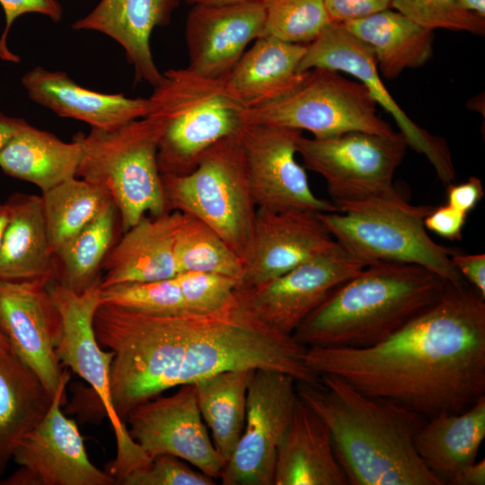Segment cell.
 <instances>
[{
	"mask_svg": "<svg viewBox=\"0 0 485 485\" xmlns=\"http://www.w3.org/2000/svg\"><path fill=\"white\" fill-rule=\"evenodd\" d=\"M447 205L465 214L472 211L484 195L481 181L474 176L460 184H448Z\"/></svg>",
	"mask_w": 485,
	"mask_h": 485,
	"instance_id": "cell-43",
	"label": "cell"
},
{
	"mask_svg": "<svg viewBox=\"0 0 485 485\" xmlns=\"http://www.w3.org/2000/svg\"><path fill=\"white\" fill-rule=\"evenodd\" d=\"M122 485H213L214 478L190 468L183 460L160 454L152 458L146 466L124 477Z\"/></svg>",
	"mask_w": 485,
	"mask_h": 485,
	"instance_id": "cell-39",
	"label": "cell"
},
{
	"mask_svg": "<svg viewBox=\"0 0 485 485\" xmlns=\"http://www.w3.org/2000/svg\"><path fill=\"white\" fill-rule=\"evenodd\" d=\"M302 131L285 127L246 124L239 133L247 177L257 207L272 212L292 209L339 212L316 197L305 169L295 160Z\"/></svg>",
	"mask_w": 485,
	"mask_h": 485,
	"instance_id": "cell-16",
	"label": "cell"
},
{
	"mask_svg": "<svg viewBox=\"0 0 485 485\" xmlns=\"http://www.w3.org/2000/svg\"><path fill=\"white\" fill-rule=\"evenodd\" d=\"M334 454L330 429L298 394L278 445L274 485H348Z\"/></svg>",
	"mask_w": 485,
	"mask_h": 485,
	"instance_id": "cell-23",
	"label": "cell"
},
{
	"mask_svg": "<svg viewBox=\"0 0 485 485\" xmlns=\"http://www.w3.org/2000/svg\"><path fill=\"white\" fill-rule=\"evenodd\" d=\"M339 212H318L334 240L351 256L421 266L445 282H467L451 261L454 251L435 242L424 219L435 207L413 206L400 195L336 205Z\"/></svg>",
	"mask_w": 485,
	"mask_h": 485,
	"instance_id": "cell-7",
	"label": "cell"
},
{
	"mask_svg": "<svg viewBox=\"0 0 485 485\" xmlns=\"http://www.w3.org/2000/svg\"><path fill=\"white\" fill-rule=\"evenodd\" d=\"M306 45L272 36L257 39L224 79L232 93L248 109L273 101L296 87L306 72L298 67Z\"/></svg>",
	"mask_w": 485,
	"mask_h": 485,
	"instance_id": "cell-25",
	"label": "cell"
},
{
	"mask_svg": "<svg viewBox=\"0 0 485 485\" xmlns=\"http://www.w3.org/2000/svg\"><path fill=\"white\" fill-rule=\"evenodd\" d=\"M457 271L485 299V254H459L451 256Z\"/></svg>",
	"mask_w": 485,
	"mask_h": 485,
	"instance_id": "cell-44",
	"label": "cell"
},
{
	"mask_svg": "<svg viewBox=\"0 0 485 485\" xmlns=\"http://www.w3.org/2000/svg\"><path fill=\"white\" fill-rule=\"evenodd\" d=\"M265 21L263 3L193 4L185 28L188 67L209 78L225 79L248 44L264 36Z\"/></svg>",
	"mask_w": 485,
	"mask_h": 485,
	"instance_id": "cell-20",
	"label": "cell"
},
{
	"mask_svg": "<svg viewBox=\"0 0 485 485\" xmlns=\"http://www.w3.org/2000/svg\"><path fill=\"white\" fill-rule=\"evenodd\" d=\"M183 219L179 211L144 216L124 232L105 258L101 288L174 278L179 273L175 238Z\"/></svg>",
	"mask_w": 485,
	"mask_h": 485,
	"instance_id": "cell-21",
	"label": "cell"
},
{
	"mask_svg": "<svg viewBox=\"0 0 485 485\" xmlns=\"http://www.w3.org/2000/svg\"><path fill=\"white\" fill-rule=\"evenodd\" d=\"M392 8L424 28L484 35L485 18L463 9L457 0H392Z\"/></svg>",
	"mask_w": 485,
	"mask_h": 485,
	"instance_id": "cell-37",
	"label": "cell"
},
{
	"mask_svg": "<svg viewBox=\"0 0 485 485\" xmlns=\"http://www.w3.org/2000/svg\"><path fill=\"white\" fill-rule=\"evenodd\" d=\"M5 203L10 218L0 249V278L54 280L41 196L15 193Z\"/></svg>",
	"mask_w": 485,
	"mask_h": 485,
	"instance_id": "cell-27",
	"label": "cell"
},
{
	"mask_svg": "<svg viewBox=\"0 0 485 485\" xmlns=\"http://www.w3.org/2000/svg\"><path fill=\"white\" fill-rule=\"evenodd\" d=\"M408 143L401 132L384 136L350 131L325 138L301 135L296 153L304 168L326 181L333 204L400 196L392 184Z\"/></svg>",
	"mask_w": 485,
	"mask_h": 485,
	"instance_id": "cell-11",
	"label": "cell"
},
{
	"mask_svg": "<svg viewBox=\"0 0 485 485\" xmlns=\"http://www.w3.org/2000/svg\"><path fill=\"white\" fill-rule=\"evenodd\" d=\"M253 369L223 371L194 383L198 408L213 444L227 462L243 430L247 388Z\"/></svg>",
	"mask_w": 485,
	"mask_h": 485,
	"instance_id": "cell-31",
	"label": "cell"
},
{
	"mask_svg": "<svg viewBox=\"0 0 485 485\" xmlns=\"http://www.w3.org/2000/svg\"><path fill=\"white\" fill-rule=\"evenodd\" d=\"M296 381L297 394L328 426L334 454L352 485H444L424 464L415 436L426 418L371 396L333 375Z\"/></svg>",
	"mask_w": 485,
	"mask_h": 485,
	"instance_id": "cell-3",
	"label": "cell"
},
{
	"mask_svg": "<svg viewBox=\"0 0 485 485\" xmlns=\"http://www.w3.org/2000/svg\"><path fill=\"white\" fill-rule=\"evenodd\" d=\"M467 214L445 205L434 209L426 216L424 225L436 234L450 241L461 240L462 231Z\"/></svg>",
	"mask_w": 485,
	"mask_h": 485,
	"instance_id": "cell-42",
	"label": "cell"
},
{
	"mask_svg": "<svg viewBox=\"0 0 485 485\" xmlns=\"http://www.w3.org/2000/svg\"><path fill=\"white\" fill-rule=\"evenodd\" d=\"M331 21L343 24L392 8V0H324Z\"/></svg>",
	"mask_w": 485,
	"mask_h": 485,
	"instance_id": "cell-41",
	"label": "cell"
},
{
	"mask_svg": "<svg viewBox=\"0 0 485 485\" xmlns=\"http://www.w3.org/2000/svg\"><path fill=\"white\" fill-rule=\"evenodd\" d=\"M161 176L167 211L190 215L207 224L244 263L257 206L239 134L211 146L190 172Z\"/></svg>",
	"mask_w": 485,
	"mask_h": 485,
	"instance_id": "cell-8",
	"label": "cell"
},
{
	"mask_svg": "<svg viewBox=\"0 0 485 485\" xmlns=\"http://www.w3.org/2000/svg\"><path fill=\"white\" fill-rule=\"evenodd\" d=\"M48 283L0 278V332L54 397L63 374L56 353L62 321Z\"/></svg>",
	"mask_w": 485,
	"mask_h": 485,
	"instance_id": "cell-18",
	"label": "cell"
},
{
	"mask_svg": "<svg viewBox=\"0 0 485 485\" xmlns=\"http://www.w3.org/2000/svg\"><path fill=\"white\" fill-rule=\"evenodd\" d=\"M179 387L171 396H156L135 406L126 417L128 433L151 458L171 454L219 478L226 461L209 438L195 384Z\"/></svg>",
	"mask_w": 485,
	"mask_h": 485,
	"instance_id": "cell-17",
	"label": "cell"
},
{
	"mask_svg": "<svg viewBox=\"0 0 485 485\" xmlns=\"http://www.w3.org/2000/svg\"><path fill=\"white\" fill-rule=\"evenodd\" d=\"M457 2L463 9L485 18V0H457Z\"/></svg>",
	"mask_w": 485,
	"mask_h": 485,
	"instance_id": "cell-47",
	"label": "cell"
},
{
	"mask_svg": "<svg viewBox=\"0 0 485 485\" xmlns=\"http://www.w3.org/2000/svg\"><path fill=\"white\" fill-rule=\"evenodd\" d=\"M446 283L419 265L370 263L337 287L292 337L305 348L375 346L436 302Z\"/></svg>",
	"mask_w": 485,
	"mask_h": 485,
	"instance_id": "cell-4",
	"label": "cell"
},
{
	"mask_svg": "<svg viewBox=\"0 0 485 485\" xmlns=\"http://www.w3.org/2000/svg\"><path fill=\"white\" fill-rule=\"evenodd\" d=\"M264 36L308 45L332 22L324 0H269Z\"/></svg>",
	"mask_w": 485,
	"mask_h": 485,
	"instance_id": "cell-35",
	"label": "cell"
},
{
	"mask_svg": "<svg viewBox=\"0 0 485 485\" xmlns=\"http://www.w3.org/2000/svg\"><path fill=\"white\" fill-rule=\"evenodd\" d=\"M101 302L152 314L189 312L174 278L129 282L101 288Z\"/></svg>",
	"mask_w": 485,
	"mask_h": 485,
	"instance_id": "cell-36",
	"label": "cell"
},
{
	"mask_svg": "<svg viewBox=\"0 0 485 485\" xmlns=\"http://www.w3.org/2000/svg\"><path fill=\"white\" fill-rule=\"evenodd\" d=\"M148 101L147 115L163 126L157 152L161 174L190 172L211 146L239 134L246 125L247 108L225 80L201 75L188 66L162 74Z\"/></svg>",
	"mask_w": 485,
	"mask_h": 485,
	"instance_id": "cell-5",
	"label": "cell"
},
{
	"mask_svg": "<svg viewBox=\"0 0 485 485\" xmlns=\"http://www.w3.org/2000/svg\"><path fill=\"white\" fill-rule=\"evenodd\" d=\"M93 325L113 353L111 400L122 421L137 404L223 371L267 368L320 380L304 363L306 348L260 321L236 293L211 313L152 314L101 302Z\"/></svg>",
	"mask_w": 485,
	"mask_h": 485,
	"instance_id": "cell-1",
	"label": "cell"
},
{
	"mask_svg": "<svg viewBox=\"0 0 485 485\" xmlns=\"http://www.w3.org/2000/svg\"><path fill=\"white\" fill-rule=\"evenodd\" d=\"M41 198L52 255L112 202L101 188L77 177L43 192Z\"/></svg>",
	"mask_w": 485,
	"mask_h": 485,
	"instance_id": "cell-33",
	"label": "cell"
},
{
	"mask_svg": "<svg viewBox=\"0 0 485 485\" xmlns=\"http://www.w3.org/2000/svg\"><path fill=\"white\" fill-rule=\"evenodd\" d=\"M5 17V28L0 38V58L5 61L19 62L20 58L7 47L9 30L15 19L28 13H37L57 22L62 19L63 8L57 0H0Z\"/></svg>",
	"mask_w": 485,
	"mask_h": 485,
	"instance_id": "cell-40",
	"label": "cell"
},
{
	"mask_svg": "<svg viewBox=\"0 0 485 485\" xmlns=\"http://www.w3.org/2000/svg\"><path fill=\"white\" fill-rule=\"evenodd\" d=\"M118 210L113 202L53 254L54 280L83 293L101 280L100 272L114 244Z\"/></svg>",
	"mask_w": 485,
	"mask_h": 485,
	"instance_id": "cell-32",
	"label": "cell"
},
{
	"mask_svg": "<svg viewBox=\"0 0 485 485\" xmlns=\"http://www.w3.org/2000/svg\"><path fill=\"white\" fill-rule=\"evenodd\" d=\"M82 156L77 136L70 143L21 119L0 152V168L9 176L31 182L45 192L76 177Z\"/></svg>",
	"mask_w": 485,
	"mask_h": 485,
	"instance_id": "cell-26",
	"label": "cell"
},
{
	"mask_svg": "<svg viewBox=\"0 0 485 485\" xmlns=\"http://www.w3.org/2000/svg\"><path fill=\"white\" fill-rule=\"evenodd\" d=\"M340 25L372 48L387 79L424 66L433 55V31L398 11L386 9Z\"/></svg>",
	"mask_w": 485,
	"mask_h": 485,
	"instance_id": "cell-30",
	"label": "cell"
},
{
	"mask_svg": "<svg viewBox=\"0 0 485 485\" xmlns=\"http://www.w3.org/2000/svg\"><path fill=\"white\" fill-rule=\"evenodd\" d=\"M316 67L342 72L361 82L375 103L393 118L408 146L428 158L444 184L452 183L455 171L445 140L418 126L397 104L381 80L375 55L367 44L332 22L306 45L298 70Z\"/></svg>",
	"mask_w": 485,
	"mask_h": 485,
	"instance_id": "cell-14",
	"label": "cell"
},
{
	"mask_svg": "<svg viewBox=\"0 0 485 485\" xmlns=\"http://www.w3.org/2000/svg\"><path fill=\"white\" fill-rule=\"evenodd\" d=\"M368 264L338 242L278 278L251 288H237L240 301L260 321L292 336L299 324L340 285Z\"/></svg>",
	"mask_w": 485,
	"mask_h": 485,
	"instance_id": "cell-15",
	"label": "cell"
},
{
	"mask_svg": "<svg viewBox=\"0 0 485 485\" xmlns=\"http://www.w3.org/2000/svg\"><path fill=\"white\" fill-rule=\"evenodd\" d=\"M305 365L426 419L460 413L485 396V299L468 282L384 340L365 348H306Z\"/></svg>",
	"mask_w": 485,
	"mask_h": 485,
	"instance_id": "cell-2",
	"label": "cell"
},
{
	"mask_svg": "<svg viewBox=\"0 0 485 485\" xmlns=\"http://www.w3.org/2000/svg\"><path fill=\"white\" fill-rule=\"evenodd\" d=\"M179 0H101L73 29L101 32L121 45L128 61L135 69L136 81L153 87L161 79L152 56L150 38L154 29L171 21Z\"/></svg>",
	"mask_w": 485,
	"mask_h": 485,
	"instance_id": "cell-22",
	"label": "cell"
},
{
	"mask_svg": "<svg viewBox=\"0 0 485 485\" xmlns=\"http://www.w3.org/2000/svg\"><path fill=\"white\" fill-rule=\"evenodd\" d=\"M269 0H186L189 4H234V3H246V2H259L266 4Z\"/></svg>",
	"mask_w": 485,
	"mask_h": 485,
	"instance_id": "cell-49",
	"label": "cell"
},
{
	"mask_svg": "<svg viewBox=\"0 0 485 485\" xmlns=\"http://www.w3.org/2000/svg\"><path fill=\"white\" fill-rule=\"evenodd\" d=\"M20 119L0 113V152L15 133Z\"/></svg>",
	"mask_w": 485,
	"mask_h": 485,
	"instance_id": "cell-46",
	"label": "cell"
},
{
	"mask_svg": "<svg viewBox=\"0 0 485 485\" xmlns=\"http://www.w3.org/2000/svg\"><path fill=\"white\" fill-rule=\"evenodd\" d=\"M9 208L7 204L4 202V204H0V249L3 244L4 234L9 223Z\"/></svg>",
	"mask_w": 485,
	"mask_h": 485,
	"instance_id": "cell-48",
	"label": "cell"
},
{
	"mask_svg": "<svg viewBox=\"0 0 485 485\" xmlns=\"http://www.w3.org/2000/svg\"><path fill=\"white\" fill-rule=\"evenodd\" d=\"M0 346L1 347H4V348H10L4 337L2 335V333L0 332Z\"/></svg>",
	"mask_w": 485,
	"mask_h": 485,
	"instance_id": "cell-50",
	"label": "cell"
},
{
	"mask_svg": "<svg viewBox=\"0 0 485 485\" xmlns=\"http://www.w3.org/2000/svg\"><path fill=\"white\" fill-rule=\"evenodd\" d=\"M485 437V396L467 410L427 419L415 436L417 453L443 484L476 461Z\"/></svg>",
	"mask_w": 485,
	"mask_h": 485,
	"instance_id": "cell-28",
	"label": "cell"
},
{
	"mask_svg": "<svg viewBox=\"0 0 485 485\" xmlns=\"http://www.w3.org/2000/svg\"><path fill=\"white\" fill-rule=\"evenodd\" d=\"M101 280L83 293L59 284L48 283V292L60 313L62 337L56 349L61 366H66L86 381L105 409L117 443V454L108 464V472L119 484L133 471L147 464L151 458L130 436L117 415L110 392V366L113 353L104 350L96 340L93 316L101 303Z\"/></svg>",
	"mask_w": 485,
	"mask_h": 485,
	"instance_id": "cell-10",
	"label": "cell"
},
{
	"mask_svg": "<svg viewBox=\"0 0 485 485\" xmlns=\"http://www.w3.org/2000/svg\"><path fill=\"white\" fill-rule=\"evenodd\" d=\"M175 257L181 271L221 274L240 281L243 260L210 226L184 214L175 238Z\"/></svg>",
	"mask_w": 485,
	"mask_h": 485,
	"instance_id": "cell-34",
	"label": "cell"
},
{
	"mask_svg": "<svg viewBox=\"0 0 485 485\" xmlns=\"http://www.w3.org/2000/svg\"><path fill=\"white\" fill-rule=\"evenodd\" d=\"M190 312L211 313L228 306L235 298L239 280L221 274L181 271L174 277Z\"/></svg>",
	"mask_w": 485,
	"mask_h": 485,
	"instance_id": "cell-38",
	"label": "cell"
},
{
	"mask_svg": "<svg viewBox=\"0 0 485 485\" xmlns=\"http://www.w3.org/2000/svg\"><path fill=\"white\" fill-rule=\"evenodd\" d=\"M22 84L35 102L60 117L86 122L91 128H115L146 117L149 111L148 98L95 92L80 86L64 72L40 66L26 73Z\"/></svg>",
	"mask_w": 485,
	"mask_h": 485,
	"instance_id": "cell-24",
	"label": "cell"
},
{
	"mask_svg": "<svg viewBox=\"0 0 485 485\" xmlns=\"http://www.w3.org/2000/svg\"><path fill=\"white\" fill-rule=\"evenodd\" d=\"M296 381L285 372L253 369L243 430L220 474L222 484L274 485L277 451L291 419Z\"/></svg>",
	"mask_w": 485,
	"mask_h": 485,
	"instance_id": "cell-12",
	"label": "cell"
},
{
	"mask_svg": "<svg viewBox=\"0 0 485 485\" xmlns=\"http://www.w3.org/2000/svg\"><path fill=\"white\" fill-rule=\"evenodd\" d=\"M70 373L60 384L43 419L21 440L13 460L19 468L1 485H113L115 478L88 457L76 423L61 410Z\"/></svg>",
	"mask_w": 485,
	"mask_h": 485,
	"instance_id": "cell-13",
	"label": "cell"
},
{
	"mask_svg": "<svg viewBox=\"0 0 485 485\" xmlns=\"http://www.w3.org/2000/svg\"><path fill=\"white\" fill-rule=\"evenodd\" d=\"M245 120L246 124L307 130L316 138L350 131L396 133L380 118L377 104L361 82L322 67L308 70L304 80L282 97L248 109Z\"/></svg>",
	"mask_w": 485,
	"mask_h": 485,
	"instance_id": "cell-9",
	"label": "cell"
},
{
	"mask_svg": "<svg viewBox=\"0 0 485 485\" xmlns=\"http://www.w3.org/2000/svg\"><path fill=\"white\" fill-rule=\"evenodd\" d=\"M163 130L162 122L147 115L76 135L82 143L76 177L108 193L118 210L122 234L144 216L168 212L157 161Z\"/></svg>",
	"mask_w": 485,
	"mask_h": 485,
	"instance_id": "cell-6",
	"label": "cell"
},
{
	"mask_svg": "<svg viewBox=\"0 0 485 485\" xmlns=\"http://www.w3.org/2000/svg\"><path fill=\"white\" fill-rule=\"evenodd\" d=\"M446 484L450 485H484L485 460L475 461L458 470Z\"/></svg>",
	"mask_w": 485,
	"mask_h": 485,
	"instance_id": "cell-45",
	"label": "cell"
},
{
	"mask_svg": "<svg viewBox=\"0 0 485 485\" xmlns=\"http://www.w3.org/2000/svg\"><path fill=\"white\" fill-rule=\"evenodd\" d=\"M52 400L34 372L0 346V478L16 446L43 419Z\"/></svg>",
	"mask_w": 485,
	"mask_h": 485,
	"instance_id": "cell-29",
	"label": "cell"
},
{
	"mask_svg": "<svg viewBox=\"0 0 485 485\" xmlns=\"http://www.w3.org/2000/svg\"><path fill=\"white\" fill-rule=\"evenodd\" d=\"M336 244L318 212H272L257 207L251 246L237 288L271 281Z\"/></svg>",
	"mask_w": 485,
	"mask_h": 485,
	"instance_id": "cell-19",
	"label": "cell"
}]
</instances>
